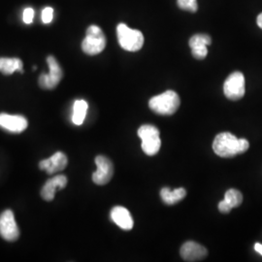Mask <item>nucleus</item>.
<instances>
[{
  "label": "nucleus",
  "mask_w": 262,
  "mask_h": 262,
  "mask_svg": "<svg viewBox=\"0 0 262 262\" xmlns=\"http://www.w3.org/2000/svg\"><path fill=\"white\" fill-rule=\"evenodd\" d=\"M33 18H34V10L32 9L31 7L26 8L24 11V14H23L24 23L26 25H30L33 21Z\"/></svg>",
  "instance_id": "obj_23"
},
{
  "label": "nucleus",
  "mask_w": 262,
  "mask_h": 262,
  "mask_svg": "<svg viewBox=\"0 0 262 262\" xmlns=\"http://www.w3.org/2000/svg\"><path fill=\"white\" fill-rule=\"evenodd\" d=\"M97 170L93 174V181L98 186L108 184L114 175V166L112 161L104 156H98L95 159Z\"/></svg>",
  "instance_id": "obj_9"
},
{
  "label": "nucleus",
  "mask_w": 262,
  "mask_h": 262,
  "mask_svg": "<svg viewBox=\"0 0 262 262\" xmlns=\"http://www.w3.org/2000/svg\"><path fill=\"white\" fill-rule=\"evenodd\" d=\"M54 19V9L52 7H45L42 11V21L50 24Z\"/></svg>",
  "instance_id": "obj_22"
},
{
  "label": "nucleus",
  "mask_w": 262,
  "mask_h": 262,
  "mask_svg": "<svg viewBox=\"0 0 262 262\" xmlns=\"http://www.w3.org/2000/svg\"><path fill=\"white\" fill-rule=\"evenodd\" d=\"M47 62L50 69L49 73L41 74L39 77V84L44 90H54L60 83L63 73L55 56H48Z\"/></svg>",
  "instance_id": "obj_6"
},
{
  "label": "nucleus",
  "mask_w": 262,
  "mask_h": 262,
  "mask_svg": "<svg viewBox=\"0 0 262 262\" xmlns=\"http://www.w3.org/2000/svg\"><path fill=\"white\" fill-rule=\"evenodd\" d=\"M187 195V191L185 188L180 187L175 190H170L168 187H163L160 191V196L162 201L167 205H174L183 200Z\"/></svg>",
  "instance_id": "obj_16"
},
{
  "label": "nucleus",
  "mask_w": 262,
  "mask_h": 262,
  "mask_svg": "<svg viewBox=\"0 0 262 262\" xmlns=\"http://www.w3.org/2000/svg\"><path fill=\"white\" fill-rule=\"evenodd\" d=\"M256 21H257V26H258L259 28H262V13L260 15H258Z\"/></svg>",
  "instance_id": "obj_26"
},
{
  "label": "nucleus",
  "mask_w": 262,
  "mask_h": 262,
  "mask_svg": "<svg viewBox=\"0 0 262 262\" xmlns=\"http://www.w3.org/2000/svg\"><path fill=\"white\" fill-rule=\"evenodd\" d=\"M89 105L84 100H76L73 106V115H72V122L76 125L83 124Z\"/></svg>",
  "instance_id": "obj_17"
},
{
  "label": "nucleus",
  "mask_w": 262,
  "mask_h": 262,
  "mask_svg": "<svg viewBox=\"0 0 262 262\" xmlns=\"http://www.w3.org/2000/svg\"><path fill=\"white\" fill-rule=\"evenodd\" d=\"M19 71L24 73L23 61L18 57H0V72L4 75H11L14 72Z\"/></svg>",
  "instance_id": "obj_15"
},
{
  "label": "nucleus",
  "mask_w": 262,
  "mask_h": 262,
  "mask_svg": "<svg viewBox=\"0 0 262 262\" xmlns=\"http://www.w3.org/2000/svg\"><path fill=\"white\" fill-rule=\"evenodd\" d=\"M117 36L121 47L128 52H137L144 45V36L140 30L131 29L125 24L117 27Z\"/></svg>",
  "instance_id": "obj_3"
},
{
  "label": "nucleus",
  "mask_w": 262,
  "mask_h": 262,
  "mask_svg": "<svg viewBox=\"0 0 262 262\" xmlns=\"http://www.w3.org/2000/svg\"><path fill=\"white\" fill-rule=\"evenodd\" d=\"M254 249H255V251L257 252V253H259V254H261L262 255V245L261 244L256 243L254 245Z\"/></svg>",
  "instance_id": "obj_25"
},
{
  "label": "nucleus",
  "mask_w": 262,
  "mask_h": 262,
  "mask_svg": "<svg viewBox=\"0 0 262 262\" xmlns=\"http://www.w3.org/2000/svg\"><path fill=\"white\" fill-rule=\"evenodd\" d=\"M0 235L4 240L9 242H14L19 238V227L11 210H5L0 215Z\"/></svg>",
  "instance_id": "obj_8"
},
{
  "label": "nucleus",
  "mask_w": 262,
  "mask_h": 262,
  "mask_svg": "<svg viewBox=\"0 0 262 262\" xmlns=\"http://www.w3.org/2000/svg\"><path fill=\"white\" fill-rule=\"evenodd\" d=\"M181 100L177 93L174 91H167L150 98L149 106L150 109L161 116H171L177 112Z\"/></svg>",
  "instance_id": "obj_2"
},
{
  "label": "nucleus",
  "mask_w": 262,
  "mask_h": 262,
  "mask_svg": "<svg viewBox=\"0 0 262 262\" xmlns=\"http://www.w3.org/2000/svg\"><path fill=\"white\" fill-rule=\"evenodd\" d=\"M181 255L186 261H200L208 254L206 248L195 242H186L181 248Z\"/></svg>",
  "instance_id": "obj_11"
},
{
  "label": "nucleus",
  "mask_w": 262,
  "mask_h": 262,
  "mask_svg": "<svg viewBox=\"0 0 262 262\" xmlns=\"http://www.w3.org/2000/svg\"><path fill=\"white\" fill-rule=\"evenodd\" d=\"M189 47L192 48L198 45L209 46L212 44V39L207 34H195L189 39Z\"/></svg>",
  "instance_id": "obj_19"
},
{
  "label": "nucleus",
  "mask_w": 262,
  "mask_h": 262,
  "mask_svg": "<svg viewBox=\"0 0 262 262\" xmlns=\"http://www.w3.org/2000/svg\"><path fill=\"white\" fill-rule=\"evenodd\" d=\"M231 209H232V208L225 201V199L219 203V210H220V212L223 213V214H228V213H230Z\"/></svg>",
  "instance_id": "obj_24"
},
{
  "label": "nucleus",
  "mask_w": 262,
  "mask_h": 262,
  "mask_svg": "<svg viewBox=\"0 0 262 262\" xmlns=\"http://www.w3.org/2000/svg\"><path fill=\"white\" fill-rule=\"evenodd\" d=\"M138 136L142 140V150L147 156H156L161 147L158 127L150 124H144L138 129Z\"/></svg>",
  "instance_id": "obj_5"
},
{
  "label": "nucleus",
  "mask_w": 262,
  "mask_h": 262,
  "mask_svg": "<svg viewBox=\"0 0 262 262\" xmlns=\"http://www.w3.org/2000/svg\"><path fill=\"white\" fill-rule=\"evenodd\" d=\"M111 219L116 225L123 230H131L133 228V219L129 211L124 207H114L111 211Z\"/></svg>",
  "instance_id": "obj_14"
},
{
  "label": "nucleus",
  "mask_w": 262,
  "mask_h": 262,
  "mask_svg": "<svg viewBox=\"0 0 262 262\" xmlns=\"http://www.w3.org/2000/svg\"><path fill=\"white\" fill-rule=\"evenodd\" d=\"M178 6L182 10L195 13L198 9L197 0H177Z\"/></svg>",
  "instance_id": "obj_20"
},
{
  "label": "nucleus",
  "mask_w": 262,
  "mask_h": 262,
  "mask_svg": "<svg viewBox=\"0 0 262 262\" xmlns=\"http://www.w3.org/2000/svg\"><path fill=\"white\" fill-rule=\"evenodd\" d=\"M106 47V37L102 29L97 26H91L86 29V35L82 42V50L89 56H95L103 52Z\"/></svg>",
  "instance_id": "obj_4"
},
{
  "label": "nucleus",
  "mask_w": 262,
  "mask_h": 262,
  "mask_svg": "<svg viewBox=\"0 0 262 262\" xmlns=\"http://www.w3.org/2000/svg\"><path fill=\"white\" fill-rule=\"evenodd\" d=\"M191 49V54L194 58L196 59H204L208 55V49L206 45H198L194 47L190 48Z\"/></svg>",
  "instance_id": "obj_21"
},
{
  "label": "nucleus",
  "mask_w": 262,
  "mask_h": 262,
  "mask_svg": "<svg viewBox=\"0 0 262 262\" xmlns=\"http://www.w3.org/2000/svg\"><path fill=\"white\" fill-rule=\"evenodd\" d=\"M225 200L232 209L237 208L243 202V194L235 188H230L225 192Z\"/></svg>",
  "instance_id": "obj_18"
},
{
  "label": "nucleus",
  "mask_w": 262,
  "mask_h": 262,
  "mask_svg": "<svg viewBox=\"0 0 262 262\" xmlns=\"http://www.w3.org/2000/svg\"><path fill=\"white\" fill-rule=\"evenodd\" d=\"M67 163H68V159L66 155L61 151H57L51 158L41 160L39 163V167L41 170L46 171L48 174L51 175L66 169Z\"/></svg>",
  "instance_id": "obj_12"
},
{
  "label": "nucleus",
  "mask_w": 262,
  "mask_h": 262,
  "mask_svg": "<svg viewBox=\"0 0 262 262\" xmlns=\"http://www.w3.org/2000/svg\"><path fill=\"white\" fill-rule=\"evenodd\" d=\"M245 92V77L241 72L236 71L227 77L224 84V93L229 100H240L243 98Z\"/></svg>",
  "instance_id": "obj_7"
},
{
  "label": "nucleus",
  "mask_w": 262,
  "mask_h": 262,
  "mask_svg": "<svg viewBox=\"0 0 262 262\" xmlns=\"http://www.w3.org/2000/svg\"><path fill=\"white\" fill-rule=\"evenodd\" d=\"M67 185V178L64 175H57L46 182L41 189V196L46 201H52L55 198L57 189H62Z\"/></svg>",
  "instance_id": "obj_13"
},
{
  "label": "nucleus",
  "mask_w": 262,
  "mask_h": 262,
  "mask_svg": "<svg viewBox=\"0 0 262 262\" xmlns=\"http://www.w3.org/2000/svg\"><path fill=\"white\" fill-rule=\"evenodd\" d=\"M28 125L27 119L23 116L0 114V127L11 133H20L27 129Z\"/></svg>",
  "instance_id": "obj_10"
},
{
  "label": "nucleus",
  "mask_w": 262,
  "mask_h": 262,
  "mask_svg": "<svg viewBox=\"0 0 262 262\" xmlns=\"http://www.w3.org/2000/svg\"><path fill=\"white\" fill-rule=\"evenodd\" d=\"M250 144L246 139H238L229 132H223L215 136L213 142V150L221 158H233L237 155L246 152Z\"/></svg>",
  "instance_id": "obj_1"
}]
</instances>
